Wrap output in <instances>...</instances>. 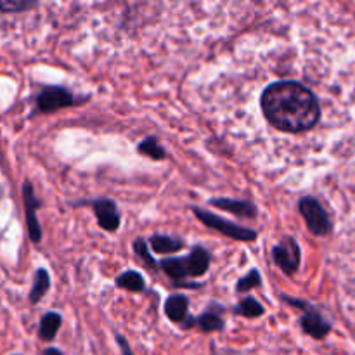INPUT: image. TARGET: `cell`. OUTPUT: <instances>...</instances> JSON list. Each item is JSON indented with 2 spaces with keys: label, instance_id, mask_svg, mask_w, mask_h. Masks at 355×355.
Wrapping results in <instances>:
<instances>
[{
  "label": "cell",
  "instance_id": "cell-4",
  "mask_svg": "<svg viewBox=\"0 0 355 355\" xmlns=\"http://www.w3.org/2000/svg\"><path fill=\"white\" fill-rule=\"evenodd\" d=\"M298 210L304 215L305 222H307V227L312 234L315 236H326L331 229V222H329L328 214L322 208V205L319 203L315 198L312 196H304L298 201Z\"/></svg>",
  "mask_w": 355,
  "mask_h": 355
},
{
  "label": "cell",
  "instance_id": "cell-17",
  "mask_svg": "<svg viewBox=\"0 0 355 355\" xmlns=\"http://www.w3.org/2000/svg\"><path fill=\"white\" fill-rule=\"evenodd\" d=\"M234 314L243 315V318H248V319H255V318H260V315L266 314V309L262 307V304H260L257 298L246 297V298H243L238 305H236Z\"/></svg>",
  "mask_w": 355,
  "mask_h": 355
},
{
  "label": "cell",
  "instance_id": "cell-1",
  "mask_svg": "<svg viewBox=\"0 0 355 355\" xmlns=\"http://www.w3.org/2000/svg\"><path fill=\"white\" fill-rule=\"evenodd\" d=\"M266 120L288 134L309 132L321 121V104L307 85L295 80H281L267 87L260 97Z\"/></svg>",
  "mask_w": 355,
  "mask_h": 355
},
{
  "label": "cell",
  "instance_id": "cell-9",
  "mask_svg": "<svg viewBox=\"0 0 355 355\" xmlns=\"http://www.w3.org/2000/svg\"><path fill=\"white\" fill-rule=\"evenodd\" d=\"M94 208V214H96L97 222H99L101 227L107 232L118 231L121 222V215L118 211L116 203L110 198H99V200L90 201Z\"/></svg>",
  "mask_w": 355,
  "mask_h": 355
},
{
  "label": "cell",
  "instance_id": "cell-23",
  "mask_svg": "<svg viewBox=\"0 0 355 355\" xmlns=\"http://www.w3.org/2000/svg\"><path fill=\"white\" fill-rule=\"evenodd\" d=\"M44 355H62V352H61V350L54 349V347H49V349H45Z\"/></svg>",
  "mask_w": 355,
  "mask_h": 355
},
{
  "label": "cell",
  "instance_id": "cell-20",
  "mask_svg": "<svg viewBox=\"0 0 355 355\" xmlns=\"http://www.w3.org/2000/svg\"><path fill=\"white\" fill-rule=\"evenodd\" d=\"M260 284H262V276H260L259 270L252 269L245 277H241V279L238 281L236 291H238V293H245V291L253 290V288H259Z\"/></svg>",
  "mask_w": 355,
  "mask_h": 355
},
{
  "label": "cell",
  "instance_id": "cell-11",
  "mask_svg": "<svg viewBox=\"0 0 355 355\" xmlns=\"http://www.w3.org/2000/svg\"><path fill=\"white\" fill-rule=\"evenodd\" d=\"M187 312H189V300H187L186 295L177 293L166 298L165 314L170 321L177 322V324H182L187 319V315H189Z\"/></svg>",
  "mask_w": 355,
  "mask_h": 355
},
{
  "label": "cell",
  "instance_id": "cell-16",
  "mask_svg": "<svg viewBox=\"0 0 355 355\" xmlns=\"http://www.w3.org/2000/svg\"><path fill=\"white\" fill-rule=\"evenodd\" d=\"M116 286L139 293V291L146 290V281L142 277V274L137 272V270H127V272L120 274L116 277Z\"/></svg>",
  "mask_w": 355,
  "mask_h": 355
},
{
  "label": "cell",
  "instance_id": "cell-13",
  "mask_svg": "<svg viewBox=\"0 0 355 355\" xmlns=\"http://www.w3.org/2000/svg\"><path fill=\"white\" fill-rule=\"evenodd\" d=\"M149 245L156 253H173L184 248V241L180 238L166 234H153L149 238Z\"/></svg>",
  "mask_w": 355,
  "mask_h": 355
},
{
  "label": "cell",
  "instance_id": "cell-15",
  "mask_svg": "<svg viewBox=\"0 0 355 355\" xmlns=\"http://www.w3.org/2000/svg\"><path fill=\"white\" fill-rule=\"evenodd\" d=\"M49 288H51V277H49V272L45 269H38L37 272H35L33 286H31L30 291L31 304H38V302L45 297Z\"/></svg>",
  "mask_w": 355,
  "mask_h": 355
},
{
  "label": "cell",
  "instance_id": "cell-14",
  "mask_svg": "<svg viewBox=\"0 0 355 355\" xmlns=\"http://www.w3.org/2000/svg\"><path fill=\"white\" fill-rule=\"evenodd\" d=\"M61 324V314H58V312H47V314H44V318H42L40 321V329H38L40 338L44 340V342H52V340L55 338V335H58Z\"/></svg>",
  "mask_w": 355,
  "mask_h": 355
},
{
  "label": "cell",
  "instance_id": "cell-3",
  "mask_svg": "<svg viewBox=\"0 0 355 355\" xmlns=\"http://www.w3.org/2000/svg\"><path fill=\"white\" fill-rule=\"evenodd\" d=\"M193 214L196 215V217L200 218L207 227L215 229V231L222 232V234H225L227 238L236 239V241H255L257 236H259L257 234V231H253V229L232 224V222L225 220V218L218 217V215L211 214V211L203 210V208L193 207Z\"/></svg>",
  "mask_w": 355,
  "mask_h": 355
},
{
  "label": "cell",
  "instance_id": "cell-21",
  "mask_svg": "<svg viewBox=\"0 0 355 355\" xmlns=\"http://www.w3.org/2000/svg\"><path fill=\"white\" fill-rule=\"evenodd\" d=\"M37 7L35 0H0V10L2 12H23Z\"/></svg>",
  "mask_w": 355,
  "mask_h": 355
},
{
  "label": "cell",
  "instance_id": "cell-8",
  "mask_svg": "<svg viewBox=\"0 0 355 355\" xmlns=\"http://www.w3.org/2000/svg\"><path fill=\"white\" fill-rule=\"evenodd\" d=\"M23 201H24V214H26V225H28V236L33 243L42 241V227L38 224L37 210L42 205V201L35 196V189L31 182L24 180L23 184Z\"/></svg>",
  "mask_w": 355,
  "mask_h": 355
},
{
  "label": "cell",
  "instance_id": "cell-2",
  "mask_svg": "<svg viewBox=\"0 0 355 355\" xmlns=\"http://www.w3.org/2000/svg\"><path fill=\"white\" fill-rule=\"evenodd\" d=\"M211 262V255L203 246H196L189 255L177 257V259H163L159 269L172 281L182 283L187 277H200L208 270Z\"/></svg>",
  "mask_w": 355,
  "mask_h": 355
},
{
  "label": "cell",
  "instance_id": "cell-19",
  "mask_svg": "<svg viewBox=\"0 0 355 355\" xmlns=\"http://www.w3.org/2000/svg\"><path fill=\"white\" fill-rule=\"evenodd\" d=\"M132 246H134L135 255L141 257V260L144 262V266L148 267V269H153V270L158 269V262H156V260L153 259L151 253H149V246H148V241H146V239H142V238L135 239L134 245Z\"/></svg>",
  "mask_w": 355,
  "mask_h": 355
},
{
  "label": "cell",
  "instance_id": "cell-6",
  "mask_svg": "<svg viewBox=\"0 0 355 355\" xmlns=\"http://www.w3.org/2000/svg\"><path fill=\"white\" fill-rule=\"evenodd\" d=\"M75 104V96L66 87H44L37 96V110L40 113H54V111L62 110V107H71Z\"/></svg>",
  "mask_w": 355,
  "mask_h": 355
},
{
  "label": "cell",
  "instance_id": "cell-18",
  "mask_svg": "<svg viewBox=\"0 0 355 355\" xmlns=\"http://www.w3.org/2000/svg\"><path fill=\"white\" fill-rule=\"evenodd\" d=\"M137 149H139V153H141V155L149 156L151 159H165L166 158L165 149L159 146L158 139L153 137V135H151V137H146L144 141L139 144Z\"/></svg>",
  "mask_w": 355,
  "mask_h": 355
},
{
  "label": "cell",
  "instance_id": "cell-12",
  "mask_svg": "<svg viewBox=\"0 0 355 355\" xmlns=\"http://www.w3.org/2000/svg\"><path fill=\"white\" fill-rule=\"evenodd\" d=\"M218 311L224 312V307H220ZM218 311L217 309H211V311L201 314L200 318H194V326H198V328L205 333L222 331V329H224V319L218 314Z\"/></svg>",
  "mask_w": 355,
  "mask_h": 355
},
{
  "label": "cell",
  "instance_id": "cell-7",
  "mask_svg": "<svg viewBox=\"0 0 355 355\" xmlns=\"http://www.w3.org/2000/svg\"><path fill=\"white\" fill-rule=\"evenodd\" d=\"M272 259L274 262H276V266L279 267L284 274L293 276L298 270V267H300L302 259V252L297 239L291 238V236L284 238L279 245H276L272 248Z\"/></svg>",
  "mask_w": 355,
  "mask_h": 355
},
{
  "label": "cell",
  "instance_id": "cell-22",
  "mask_svg": "<svg viewBox=\"0 0 355 355\" xmlns=\"http://www.w3.org/2000/svg\"><path fill=\"white\" fill-rule=\"evenodd\" d=\"M116 342H118V345H120V349H121V355H134V354H132V350H130V345H128V342L123 338V336L116 335Z\"/></svg>",
  "mask_w": 355,
  "mask_h": 355
},
{
  "label": "cell",
  "instance_id": "cell-5",
  "mask_svg": "<svg viewBox=\"0 0 355 355\" xmlns=\"http://www.w3.org/2000/svg\"><path fill=\"white\" fill-rule=\"evenodd\" d=\"M281 300L286 302V304H290V305H293V307L304 309L305 315L302 318L300 324L309 336H312V338H315V340H321L328 335L329 329H331V324H329V322H326L324 319L319 315V312L314 311V309H312L307 302L297 300V298L286 297V295H281Z\"/></svg>",
  "mask_w": 355,
  "mask_h": 355
},
{
  "label": "cell",
  "instance_id": "cell-10",
  "mask_svg": "<svg viewBox=\"0 0 355 355\" xmlns=\"http://www.w3.org/2000/svg\"><path fill=\"white\" fill-rule=\"evenodd\" d=\"M210 205H214V207L220 208V210L229 211V214H234L243 218H255L257 215H259V210H257V207L252 203V201L218 198V200H211Z\"/></svg>",
  "mask_w": 355,
  "mask_h": 355
}]
</instances>
